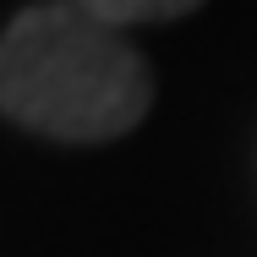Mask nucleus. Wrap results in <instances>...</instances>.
Returning <instances> with one entry per match:
<instances>
[{
  "label": "nucleus",
  "mask_w": 257,
  "mask_h": 257,
  "mask_svg": "<svg viewBox=\"0 0 257 257\" xmlns=\"http://www.w3.org/2000/svg\"><path fill=\"white\" fill-rule=\"evenodd\" d=\"M77 6L109 28H137V22H181L192 11H203L208 0H77Z\"/></svg>",
  "instance_id": "2"
},
{
  "label": "nucleus",
  "mask_w": 257,
  "mask_h": 257,
  "mask_svg": "<svg viewBox=\"0 0 257 257\" xmlns=\"http://www.w3.org/2000/svg\"><path fill=\"white\" fill-rule=\"evenodd\" d=\"M154 109V66L77 0L22 6L0 28V120L66 143L99 148L132 137Z\"/></svg>",
  "instance_id": "1"
}]
</instances>
